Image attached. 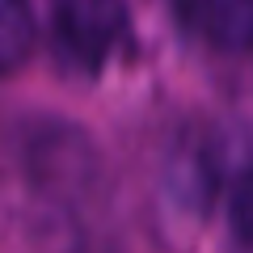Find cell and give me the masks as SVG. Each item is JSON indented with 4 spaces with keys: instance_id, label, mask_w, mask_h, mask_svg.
I'll return each instance as SVG.
<instances>
[{
    "instance_id": "cell-1",
    "label": "cell",
    "mask_w": 253,
    "mask_h": 253,
    "mask_svg": "<svg viewBox=\"0 0 253 253\" xmlns=\"http://www.w3.org/2000/svg\"><path fill=\"white\" fill-rule=\"evenodd\" d=\"M51 34L68 63L97 72L126 38V9L118 0H59Z\"/></svg>"
},
{
    "instance_id": "cell-2",
    "label": "cell",
    "mask_w": 253,
    "mask_h": 253,
    "mask_svg": "<svg viewBox=\"0 0 253 253\" xmlns=\"http://www.w3.org/2000/svg\"><path fill=\"white\" fill-rule=\"evenodd\" d=\"M190 21L219 51H253V0H190Z\"/></svg>"
},
{
    "instance_id": "cell-3",
    "label": "cell",
    "mask_w": 253,
    "mask_h": 253,
    "mask_svg": "<svg viewBox=\"0 0 253 253\" xmlns=\"http://www.w3.org/2000/svg\"><path fill=\"white\" fill-rule=\"evenodd\" d=\"M34 51V13L30 0H0V76L13 72Z\"/></svg>"
},
{
    "instance_id": "cell-4",
    "label": "cell",
    "mask_w": 253,
    "mask_h": 253,
    "mask_svg": "<svg viewBox=\"0 0 253 253\" xmlns=\"http://www.w3.org/2000/svg\"><path fill=\"white\" fill-rule=\"evenodd\" d=\"M224 215H228V245H232V253H253V169H245L228 186Z\"/></svg>"
}]
</instances>
